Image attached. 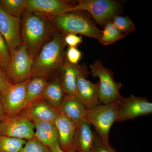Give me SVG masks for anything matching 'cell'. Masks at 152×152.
<instances>
[{
  "label": "cell",
  "mask_w": 152,
  "mask_h": 152,
  "mask_svg": "<svg viewBox=\"0 0 152 152\" xmlns=\"http://www.w3.org/2000/svg\"><path fill=\"white\" fill-rule=\"evenodd\" d=\"M20 19L22 44L34 60L43 47L51 39L56 30L45 16L25 10Z\"/></svg>",
  "instance_id": "6da1fadb"
},
{
  "label": "cell",
  "mask_w": 152,
  "mask_h": 152,
  "mask_svg": "<svg viewBox=\"0 0 152 152\" xmlns=\"http://www.w3.org/2000/svg\"><path fill=\"white\" fill-rule=\"evenodd\" d=\"M64 35L56 31L51 39L41 49L35 58L30 79L35 77L47 80L53 75L58 76L66 60Z\"/></svg>",
  "instance_id": "7a4b0ae2"
},
{
  "label": "cell",
  "mask_w": 152,
  "mask_h": 152,
  "mask_svg": "<svg viewBox=\"0 0 152 152\" xmlns=\"http://www.w3.org/2000/svg\"><path fill=\"white\" fill-rule=\"evenodd\" d=\"M55 29L64 35L73 34L99 41L102 30L96 26L89 15L83 11H74L55 16H46Z\"/></svg>",
  "instance_id": "3957f363"
},
{
  "label": "cell",
  "mask_w": 152,
  "mask_h": 152,
  "mask_svg": "<svg viewBox=\"0 0 152 152\" xmlns=\"http://www.w3.org/2000/svg\"><path fill=\"white\" fill-rule=\"evenodd\" d=\"M120 100L101 104L87 110L85 121L94 126L97 134L104 141L109 142V133L116 122Z\"/></svg>",
  "instance_id": "277c9868"
},
{
  "label": "cell",
  "mask_w": 152,
  "mask_h": 152,
  "mask_svg": "<svg viewBox=\"0 0 152 152\" xmlns=\"http://www.w3.org/2000/svg\"><path fill=\"white\" fill-rule=\"evenodd\" d=\"M90 68L93 77L99 79V99L101 104L109 103L122 99L120 92L121 84L115 81L111 70L104 66L99 60L92 64Z\"/></svg>",
  "instance_id": "5b68a950"
},
{
  "label": "cell",
  "mask_w": 152,
  "mask_h": 152,
  "mask_svg": "<svg viewBox=\"0 0 152 152\" xmlns=\"http://www.w3.org/2000/svg\"><path fill=\"white\" fill-rule=\"evenodd\" d=\"M122 5L115 0H79L69 12L83 11L91 15L96 23L104 27L121 13Z\"/></svg>",
  "instance_id": "8992f818"
},
{
  "label": "cell",
  "mask_w": 152,
  "mask_h": 152,
  "mask_svg": "<svg viewBox=\"0 0 152 152\" xmlns=\"http://www.w3.org/2000/svg\"><path fill=\"white\" fill-rule=\"evenodd\" d=\"M34 59L29 54L23 44L11 53V58L6 77L12 84L30 80Z\"/></svg>",
  "instance_id": "52a82bcc"
},
{
  "label": "cell",
  "mask_w": 152,
  "mask_h": 152,
  "mask_svg": "<svg viewBox=\"0 0 152 152\" xmlns=\"http://www.w3.org/2000/svg\"><path fill=\"white\" fill-rule=\"evenodd\" d=\"M152 113V103L145 97L131 95L120 100L116 122L133 120Z\"/></svg>",
  "instance_id": "ba28073f"
},
{
  "label": "cell",
  "mask_w": 152,
  "mask_h": 152,
  "mask_svg": "<svg viewBox=\"0 0 152 152\" xmlns=\"http://www.w3.org/2000/svg\"><path fill=\"white\" fill-rule=\"evenodd\" d=\"M34 124L21 113L0 123V135L28 140L34 137Z\"/></svg>",
  "instance_id": "9c48e42d"
},
{
  "label": "cell",
  "mask_w": 152,
  "mask_h": 152,
  "mask_svg": "<svg viewBox=\"0 0 152 152\" xmlns=\"http://www.w3.org/2000/svg\"><path fill=\"white\" fill-rule=\"evenodd\" d=\"M21 19L11 15L0 4V33L10 53L22 44Z\"/></svg>",
  "instance_id": "30bf717a"
},
{
  "label": "cell",
  "mask_w": 152,
  "mask_h": 152,
  "mask_svg": "<svg viewBox=\"0 0 152 152\" xmlns=\"http://www.w3.org/2000/svg\"><path fill=\"white\" fill-rule=\"evenodd\" d=\"M86 66L82 65L77 76V97L87 110L101 104L99 99V85L87 79Z\"/></svg>",
  "instance_id": "8fae6325"
},
{
  "label": "cell",
  "mask_w": 152,
  "mask_h": 152,
  "mask_svg": "<svg viewBox=\"0 0 152 152\" xmlns=\"http://www.w3.org/2000/svg\"><path fill=\"white\" fill-rule=\"evenodd\" d=\"M76 4L65 0H26V10L45 16H55L69 12Z\"/></svg>",
  "instance_id": "7c38bea8"
},
{
  "label": "cell",
  "mask_w": 152,
  "mask_h": 152,
  "mask_svg": "<svg viewBox=\"0 0 152 152\" xmlns=\"http://www.w3.org/2000/svg\"><path fill=\"white\" fill-rule=\"evenodd\" d=\"M29 80L12 85L8 91L1 95V101L7 117L17 115L23 110L27 85Z\"/></svg>",
  "instance_id": "4fadbf2b"
},
{
  "label": "cell",
  "mask_w": 152,
  "mask_h": 152,
  "mask_svg": "<svg viewBox=\"0 0 152 152\" xmlns=\"http://www.w3.org/2000/svg\"><path fill=\"white\" fill-rule=\"evenodd\" d=\"M20 113L35 124L43 122H54L60 113L58 109L52 107L42 98L31 104Z\"/></svg>",
  "instance_id": "5bb4252c"
},
{
  "label": "cell",
  "mask_w": 152,
  "mask_h": 152,
  "mask_svg": "<svg viewBox=\"0 0 152 152\" xmlns=\"http://www.w3.org/2000/svg\"><path fill=\"white\" fill-rule=\"evenodd\" d=\"M54 123L58 133V144L64 152H76L74 138L76 124L67 117L59 113Z\"/></svg>",
  "instance_id": "9a60e30c"
},
{
  "label": "cell",
  "mask_w": 152,
  "mask_h": 152,
  "mask_svg": "<svg viewBox=\"0 0 152 152\" xmlns=\"http://www.w3.org/2000/svg\"><path fill=\"white\" fill-rule=\"evenodd\" d=\"M58 110L76 124L86 121L87 110L77 97L65 94Z\"/></svg>",
  "instance_id": "2e32d148"
},
{
  "label": "cell",
  "mask_w": 152,
  "mask_h": 152,
  "mask_svg": "<svg viewBox=\"0 0 152 152\" xmlns=\"http://www.w3.org/2000/svg\"><path fill=\"white\" fill-rule=\"evenodd\" d=\"M82 66L79 64H72L66 59L58 75L65 94L77 97V76Z\"/></svg>",
  "instance_id": "e0dca14e"
},
{
  "label": "cell",
  "mask_w": 152,
  "mask_h": 152,
  "mask_svg": "<svg viewBox=\"0 0 152 152\" xmlns=\"http://www.w3.org/2000/svg\"><path fill=\"white\" fill-rule=\"evenodd\" d=\"M74 146L76 151L91 152L95 134L91 125L86 121L76 124Z\"/></svg>",
  "instance_id": "ac0fdd59"
},
{
  "label": "cell",
  "mask_w": 152,
  "mask_h": 152,
  "mask_svg": "<svg viewBox=\"0 0 152 152\" xmlns=\"http://www.w3.org/2000/svg\"><path fill=\"white\" fill-rule=\"evenodd\" d=\"M35 137L50 148L58 143V133L54 122H43L35 123Z\"/></svg>",
  "instance_id": "d6986e66"
},
{
  "label": "cell",
  "mask_w": 152,
  "mask_h": 152,
  "mask_svg": "<svg viewBox=\"0 0 152 152\" xmlns=\"http://www.w3.org/2000/svg\"><path fill=\"white\" fill-rule=\"evenodd\" d=\"M48 83L46 80L40 77L30 79L27 85L24 109L37 100L43 98L44 91Z\"/></svg>",
  "instance_id": "ffe728a7"
},
{
  "label": "cell",
  "mask_w": 152,
  "mask_h": 152,
  "mask_svg": "<svg viewBox=\"0 0 152 152\" xmlns=\"http://www.w3.org/2000/svg\"><path fill=\"white\" fill-rule=\"evenodd\" d=\"M65 95L58 75L53 80L47 84L43 98L49 104L58 109Z\"/></svg>",
  "instance_id": "44dd1931"
},
{
  "label": "cell",
  "mask_w": 152,
  "mask_h": 152,
  "mask_svg": "<svg viewBox=\"0 0 152 152\" xmlns=\"http://www.w3.org/2000/svg\"><path fill=\"white\" fill-rule=\"evenodd\" d=\"M103 27L102 37L99 41V43L103 45H112L126 36L117 28L112 20L107 22Z\"/></svg>",
  "instance_id": "7402d4cb"
},
{
  "label": "cell",
  "mask_w": 152,
  "mask_h": 152,
  "mask_svg": "<svg viewBox=\"0 0 152 152\" xmlns=\"http://www.w3.org/2000/svg\"><path fill=\"white\" fill-rule=\"evenodd\" d=\"M26 141L23 139L0 135V152H20Z\"/></svg>",
  "instance_id": "603a6c76"
},
{
  "label": "cell",
  "mask_w": 152,
  "mask_h": 152,
  "mask_svg": "<svg viewBox=\"0 0 152 152\" xmlns=\"http://www.w3.org/2000/svg\"><path fill=\"white\" fill-rule=\"evenodd\" d=\"M0 4L11 15L20 18L26 10V0H0Z\"/></svg>",
  "instance_id": "cb8c5ba5"
},
{
  "label": "cell",
  "mask_w": 152,
  "mask_h": 152,
  "mask_svg": "<svg viewBox=\"0 0 152 152\" xmlns=\"http://www.w3.org/2000/svg\"><path fill=\"white\" fill-rule=\"evenodd\" d=\"M114 26L121 32L127 36L136 29V26L129 16H115L112 19Z\"/></svg>",
  "instance_id": "d4e9b609"
},
{
  "label": "cell",
  "mask_w": 152,
  "mask_h": 152,
  "mask_svg": "<svg viewBox=\"0 0 152 152\" xmlns=\"http://www.w3.org/2000/svg\"><path fill=\"white\" fill-rule=\"evenodd\" d=\"M10 58V52L4 38L0 33V69L4 75L8 68Z\"/></svg>",
  "instance_id": "484cf974"
},
{
  "label": "cell",
  "mask_w": 152,
  "mask_h": 152,
  "mask_svg": "<svg viewBox=\"0 0 152 152\" xmlns=\"http://www.w3.org/2000/svg\"><path fill=\"white\" fill-rule=\"evenodd\" d=\"M20 152H50L48 147L44 145L36 137L26 141Z\"/></svg>",
  "instance_id": "4316f807"
},
{
  "label": "cell",
  "mask_w": 152,
  "mask_h": 152,
  "mask_svg": "<svg viewBox=\"0 0 152 152\" xmlns=\"http://www.w3.org/2000/svg\"><path fill=\"white\" fill-rule=\"evenodd\" d=\"M91 152H118L110 142L104 141L97 134H95L94 140Z\"/></svg>",
  "instance_id": "83f0119b"
},
{
  "label": "cell",
  "mask_w": 152,
  "mask_h": 152,
  "mask_svg": "<svg viewBox=\"0 0 152 152\" xmlns=\"http://www.w3.org/2000/svg\"><path fill=\"white\" fill-rule=\"evenodd\" d=\"M82 57V52L77 47H69L66 52V60L72 64H78Z\"/></svg>",
  "instance_id": "f1b7e54d"
},
{
  "label": "cell",
  "mask_w": 152,
  "mask_h": 152,
  "mask_svg": "<svg viewBox=\"0 0 152 152\" xmlns=\"http://www.w3.org/2000/svg\"><path fill=\"white\" fill-rule=\"evenodd\" d=\"M81 36L75 34H69L64 36L65 43L69 47H77L83 42Z\"/></svg>",
  "instance_id": "f546056e"
},
{
  "label": "cell",
  "mask_w": 152,
  "mask_h": 152,
  "mask_svg": "<svg viewBox=\"0 0 152 152\" xmlns=\"http://www.w3.org/2000/svg\"><path fill=\"white\" fill-rule=\"evenodd\" d=\"M12 84L11 83L4 74L0 70V93L3 95L8 91Z\"/></svg>",
  "instance_id": "4dcf8cb0"
},
{
  "label": "cell",
  "mask_w": 152,
  "mask_h": 152,
  "mask_svg": "<svg viewBox=\"0 0 152 152\" xmlns=\"http://www.w3.org/2000/svg\"><path fill=\"white\" fill-rule=\"evenodd\" d=\"M6 117H7V114L3 106L1 101V95L0 93V123L3 121L6 118Z\"/></svg>",
  "instance_id": "1f68e13d"
},
{
  "label": "cell",
  "mask_w": 152,
  "mask_h": 152,
  "mask_svg": "<svg viewBox=\"0 0 152 152\" xmlns=\"http://www.w3.org/2000/svg\"><path fill=\"white\" fill-rule=\"evenodd\" d=\"M50 152H64L60 148L58 143L55 144L53 145L49 148Z\"/></svg>",
  "instance_id": "d6a6232c"
},
{
  "label": "cell",
  "mask_w": 152,
  "mask_h": 152,
  "mask_svg": "<svg viewBox=\"0 0 152 152\" xmlns=\"http://www.w3.org/2000/svg\"><path fill=\"white\" fill-rule=\"evenodd\" d=\"M0 70L1 71V69H0Z\"/></svg>",
  "instance_id": "836d02e7"
}]
</instances>
